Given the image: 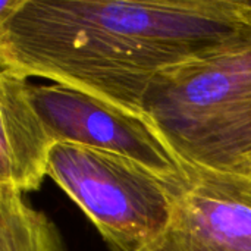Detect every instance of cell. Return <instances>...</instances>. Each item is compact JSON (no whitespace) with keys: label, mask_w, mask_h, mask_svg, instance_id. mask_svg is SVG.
Segmentation results:
<instances>
[{"label":"cell","mask_w":251,"mask_h":251,"mask_svg":"<svg viewBox=\"0 0 251 251\" xmlns=\"http://www.w3.org/2000/svg\"><path fill=\"white\" fill-rule=\"evenodd\" d=\"M0 251H66L56 225L26 203L24 194L0 187Z\"/></svg>","instance_id":"obj_7"},{"label":"cell","mask_w":251,"mask_h":251,"mask_svg":"<svg viewBox=\"0 0 251 251\" xmlns=\"http://www.w3.org/2000/svg\"><path fill=\"white\" fill-rule=\"evenodd\" d=\"M47 176L121 251H141L165 231L182 187L129 157L62 143L50 150Z\"/></svg>","instance_id":"obj_3"},{"label":"cell","mask_w":251,"mask_h":251,"mask_svg":"<svg viewBox=\"0 0 251 251\" xmlns=\"http://www.w3.org/2000/svg\"><path fill=\"white\" fill-rule=\"evenodd\" d=\"M110 251H121V250H118V249H109Z\"/></svg>","instance_id":"obj_8"},{"label":"cell","mask_w":251,"mask_h":251,"mask_svg":"<svg viewBox=\"0 0 251 251\" xmlns=\"http://www.w3.org/2000/svg\"><path fill=\"white\" fill-rule=\"evenodd\" d=\"M29 82L0 72V187L26 194L47 176L54 146L28 99Z\"/></svg>","instance_id":"obj_6"},{"label":"cell","mask_w":251,"mask_h":251,"mask_svg":"<svg viewBox=\"0 0 251 251\" xmlns=\"http://www.w3.org/2000/svg\"><path fill=\"white\" fill-rule=\"evenodd\" d=\"M141 251H251V176L191 169L168 226Z\"/></svg>","instance_id":"obj_5"},{"label":"cell","mask_w":251,"mask_h":251,"mask_svg":"<svg viewBox=\"0 0 251 251\" xmlns=\"http://www.w3.org/2000/svg\"><path fill=\"white\" fill-rule=\"evenodd\" d=\"M141 116L188 169L251 176V29L156 76Z\"/></svg>","instance_id":"obj_2"},{"label":"cell","mask_w":251,"mask_h":251,"mask_svg":"<svg viewBox=\"0 0 251 251\" xmlns=\"http://www.w3.org/2000/svg\"><path fill=\"white\" fill-rule=\"evenodd\" d=\"M28 99L53 144L116 153L179 185L191 178V169L169 150L143 116L60 84H29Z\"/></svg>","instance_id":"obj_4"},{"label":"cell","mask_w":251,"mask_h":251,"mask_svg":"<svg viewBox=\"0 0 251 251\" xmlns=\"http://www.w3.org/2000/svg\"><path fill=\"white\" fill-rule=\"evenodd\" d=\"M251 29V0H0V65L141 116L156 76Z\"/></svg>","instance_id":"obj_1"}]
</instances>
